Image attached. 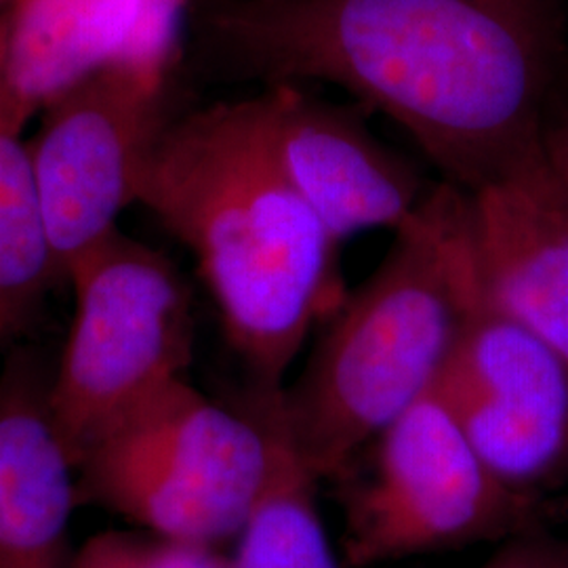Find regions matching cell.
<instances>
[{"label": "cell", "instance_id": "obj_9", "mask_svg": "<svg viewBox=\"0 0 568 568\" xmlns=\"http://www.w3.org/2000/svg\"><path fill=\"white\" fill-rule=\"evenodd\" d=\"M265 150L286 182L342 244L368 230H398L429 183L403 154L377 140L354 112L302 84H270L244 100Z\"/></svg>", "mask_w": 568, "mask_h": 568}, {"label": "cell", "instance_id": "obj_18", "mask_svg": "<svg viewBox=\"0 0 568 568\" xmlns=\"http://www.w3.org/2000/svg\"><path fill=\"white\" fill-rule=\"evenodd\" d=\"M11 2H13V0H0V13H2Z\"/></svg>", "mask_w": 568, "mask_h": 568}, {"label": "cell", "instance_id": "obj_3", "mask_svg": "<svg viewBox=\"0 0 568 568\" xmlns=\"http://www.w3.org/2000/svg\"><path fill=\"white\" fill-rule=\"evenodd\" d=\"M384 262L347 291L302 373L276 392L305 469L339 480L366 447L438 384L480 300L469 194L432 183Z\"/></svg>", "mask_w": 568, "mask_h": 568}, {"label": "cell", "instance_id": "obj_14", "mask_svg": "<svg viewBox=\"0 0 568 568\" xmlns=\"http://www.w3.org/2000/svg\"><path fill=\"white\" fill-rule=\"evenodd\" d=\"M255 392L274 424L276 462L262 501L239 535L232 568H342L318 511L321 483L300 462L281 426L278 389Z\"/></svg>", "mask_w": 568, "mask_h": 568}, {"label": "cell", "instance_id": "obj_1", "mask_svg": "<svg viewBox=\"0 0 568 568\" xmlns=\"http://www.w3.org/2000/svg\"><path fill=\"white\" fill-rule=\"evenodd\" d=\"M206 37L267 87L344 89L474 192L544 140L567 13L565 0H239Z\"/></svg>", "mask_w": 568, "mask_h": 568}, {"label": "cell", "instance_id": "obj_12", "mask_svg": "<svg viewBox=\"0 0 568 568\" xmlns=\"http://www.w3.org/2000/svg\"><path fill=\"white\" fill-rule=\"evenodd\" d=\"M49 382L30 352L0 371V568L74 565L79 467L55 426Z\"/></svg>", "mask_w": 568, "mask_h": 568}, {"label": "cell", "instance_id": "obj_15", "mask_svg": "<svg viewBox=\"0 0 568 568\" xmlns=\"http://www.w3.org/2000/svg\"><path fill=\"white\" fill-rule=\"evenodd\" d=\"M72 568H232V558L213 546L152 532H102L77 554Z\"/></svg>", "mask_w": 568, "mask_h": 568}, {"label": "cell", "instance_id": "obj_2", "mask_svg": "<svg viewBox=\"0 0 568 568\" xmlns=\"http://www.w3.org/2000/svg\"><path fill=\"white\" fill-rule=\"evenodd\" d=\"M138 203L194 255L255 387H284L305 339L347 288L339 243L286 182L246 102L166 122Z\"/></svg>", "mask_w": 568, "mask_h": 568}, {"label": "cell", "instance_id": "obj_10", "mask_svg": "<svg viewBox=\"0 0 568 568\" xmlns=\"http://www.w3.org/2000/svg\"><path fill=\"white\" fill-rule=\"evenodd\" d=\"M185 7L187 0H13L4 77L23 119L108 70L166 82Z\"/></svg>", "mask_w": 568, "mask_h": 568}, {"label": "cell", "instance_id": "obj_13", "mask_svg": "<svg viewBox=\"0 0 568 568\" xmlns=\"http://www.w3.org/2000/svg\"><path fill=\"white\" fill-rule=\"evenodd\" d=\"M7 9L0 13V345L11 344L37 316L58 278L41 194L23 140L26 119L4 77Z\"/></svg>", "mask_w": 568, "mask_h": 568}, {"label": "cell", "instance_id": "obj_7", "mask_svg": "<svg viewBox=\"0 0 568 568\" xmlns=\"http://www.w3.org/2000/svg\"><path fill=\"white\" fill-rule=\"evenodd\" d=\"M164 84L108 70L42 110L30 154L60 281L138 203L143 169L166 126Z\"/></svg>", "mask_w": 568, "mask_h": 568}, {"label": "cell", "instance_id": "obj_5", "mask_svg": "<svg viewBox=\"0 0 568 568\" xmlns=\"http://www.w3.org/2000/svg\"><path fill=\"white\" fill-rule=\"evenodd\" d=\"M74 321L49 382L55 426L77 467L102 436L185 377L194 321L163 253L114 230L68 267Z\"/></svg>", "mask_w": 568, "mask_h": 568}, {"label": "cell", "instance_id": "obj_17", "mask_svg": "<svg viewBox=\"0 0 568 568\" xmlns=\"http://www.w3.org/2000/svg\"><path fill=\"white\" fill-rule=\"evenodd\" d=\"M544 143L551 163L558 171V178L562 182L568 201V116L549 119L544 133Z\"/></svg>", "mask_w": 568, "mask_h": 568}, {"label": "cell", "instance_id": "obj_11", "mask_svg": "<svg viewBox=\"0 0 568 568\" xmlns=\"http://www.w3.org/2000/svg\"><path fill=\"white\" fill-rule=\"evenodd\" d=\"M467 194L485 302L568 363V201L544 140Z\"/></svg>", "mask_w": 568, "mask_h": 568}, {"label": "cell", "instance_id": "obj_4", "mask_svg": "<svg viewBox=\"0 0 568 568\" xmlns=\"http://www.w3.org/2000/svg\"><path fill=\"white\" fill-rule=\"evenodd\" d=\"M276 432L262 396L227 408L180 377L79 464V495L152 535L217 548L239 539L270 485Z\"/></svg>", "mask_w": 568, "mask_h": 568}, {"label": "cell", "instance_id": "obj_6", "mask_svg": "<svg viewBox=\"0 0 568 568\" xmlns=\"http://www.w3.org/2000/svg\"><path fill=\"white\" fill-rule=\"evenodd\" d=\"M344 478V562L371 568L544 527L539 495L504 485L432 389ZM339 483V480H337Z\"/></svg>", "mask_w": 568, "mask_h": 568}, {"label": "cell", "instance_id": "obj_16", "mask_svg": "<svg viewBox=\"0 0 568 568\" xmlns=\"http://www.w3.org/2000/svg\"><path fill=\"white\" fill-rule=\"evenodd\" d=\"M480 568H568V539L530 528L504 541Z\"/></svg>", "mask_w": 568, "mask_h": 568}, {"label": "cell", "instance_id": "obj_8", "mask_svg": "<svg viewBox=\"0 0 568 568\" xmlns=\"http://www.w3.org/2000/svg\"><path fill=\"white\" fill-rule=\"evenodd\" d=\"M434 392L504 485L539 495L568 474V363L483 293Z\"/></svg>", "mask_w": 568, "mask_h": 568}]
</instances>
